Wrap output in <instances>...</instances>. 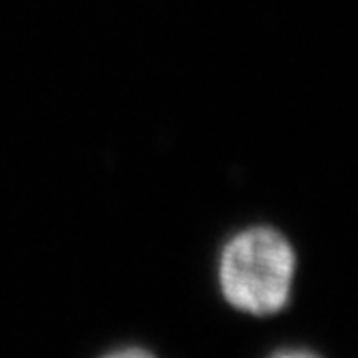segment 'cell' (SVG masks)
Listing matches in <instances>:
<instances>
[{"mask_svg": "<svg viewBox=\"0 0 358 358\" xmlns=\"http://www.w3.org/2000/svg\"><path fill=\"white\" fill-rule=\"evenodd\" d=\"M296 252L272 227H250L236 234L220 252L218 283L234 309L268 317L283 311L294 287Z\"/></svg>", "mask_w": 358, "mask_h": 358, "instance_id": "cell-1", "label": "cell"}, {"mask_svg": "<svg viewBox=\"0 0 358 358\" xmlns=\"http://www.w3.org/2000/svg\"><path fill=\"white\" fill-rule=\"evenodd\" d=\"M101 358H156V354H151L149 350H143V348H119V350H113L108 354H104Z\"/></svg>", "mask_w": 358, "mask_h": 358, "instance_id": "cell-2", "label": "cell"}, {"mask_svg": "<svg viewBox=\"0 0 358 358\" xmlns=\"http://www.w3.org/2000/svg\"><path fill=\"white\" fill-rule=\"evenodd\" d=\"M268 358H322V356L306 348H283V350L272 352Z\"/></svg>", "mask_w": 358, "mask_h": 358, "instance_id": "cell-3", "label": "cell"}]
</instances>
